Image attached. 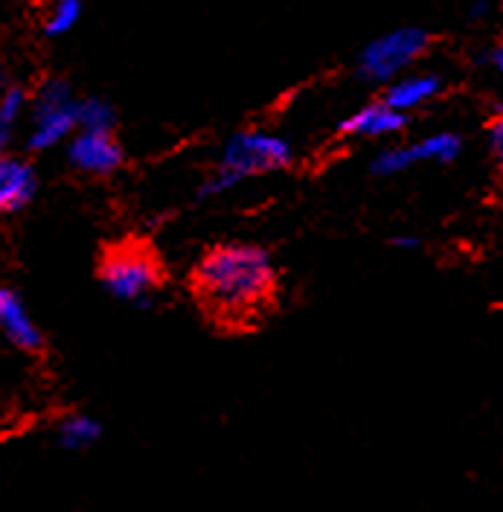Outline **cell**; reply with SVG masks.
<instances>
[{
    "label": "cell",
    "instance_id": "cell-1",
    "mask_svg": "<svg viewBox=\"0 0 503 512\" xmlns=\"http://www.w3.org/2000/svg\"><path fill=\"white\" fill-rule=\"evenodd\" d=\"M277 283L271 251L256 242H219L189 271V291L201 312L230 329L262 318L277 297Z\"/></svg>",
    "mask_w": 503,
    "mask_h": 512
},
{
    "label": "cell",
    "instance_id": "cell-2",
    "mask_svg": "<svg viewBox=\"0 0 503 512\" xmlns=\"http://www.w3.org/2000/svg\"><path fill=\"white\" fill-rule=\"evenodd\" d=\"M291 166H294V149L285 137L262 131V128H242V131L227 137V143L221 146L219 163L201 181L195 198L210 201V198H219L224 192L236 190L248 178L283 172Z\"/></svg>",
    "mask_w": 503,
    "mask_h": 512
},
{
    "label": "cell",
    "instance_id": "cell-3",
    "mask_svg": "<svg viewBox=\"0 0 503 512\" xmlns=\"http://www.w3.org/2000/svg\"><path fill=\"white\" fill-rule=\"evenodd\" d=\"M96 280L120 303L149 306V297L163 286L166 277L152 245L126 239L102 248L96 259Z\"/></svg>",
    "mask_w": 503,
    "mask_h": 512
},
{
    "label": "cell",
    "instance_id": "cell-4",
    "mask_svg": "<svg viewBox=\"0 0 503 512\" xmlns=\"http://www.w3.org/2000/svg\"><path fill=\"white\" fill-rule=\"evenodd\" d=\"M434 32L416 24H405L396 30H387L370 38L358 59H355V76L373 88H384L393 79L405 76V70L419 59H425L434 47Z\"/></svg>",
    "mask_w": 503,
    "mask_h": 512
},
{
    "label": "cell",
    "instance_id": "cell-5",
    "mask_svg": "<svg viewBox=\"0 0 503 512\" xmlns=\"http://www.w3.org/2000/svg\"><path fill=\"white\" fill-rule=\"evenodd\" d=\"M27 152L41 155L67 143L79 131V96L64 76H50L30 96Z\"/></svg>",
    "mask_w": 503,
    "mask_h": 512
},
{
    "label": "cell",
    "instance_id": "cell-6",
    "mask_svg": "<svg viewBox=\"0 0 503 512\" xmlns=\"http://www.w3.org/2000/svg\"><path fill=\"white\" fill-rule=\"evenodd\" d=\"M463 152V137L457 131H434L428 137H419L413 143H396L381 149L370 160V172L376 178H393L402 175L419 163H454Z\"/></svg>",
    "mask_w": 503,
    "mask_h": 512
},
{
    "label": "cell",
    "instance_id": "cell-7",
    "mask_svg": "<svg viewBox=\"0 0 503 512\" xmlns=\"http://www.w3.org/2000/svg\"><path fill=\"white\" fill-rule=\"evenodd\" d=\"M64 160L82 178H111L126 166V149L117 131L79 128L64 143Z\"/></svg>",
    "mask_w": 503,
    "mask_h": 512
},
{
    "label": "cell",
    "instance_id": "cell-8",
    "mask_svg": "<svg viewBox=\"0 0 503 512\" xmlns=\"http://www.w3.org/2000/svg\"><path fill=\"white\" fill-rule=\"evenodd\" d=\"M0 329L6 341L27 358H44L47 352V338L41 326L30 315L24 297L12 286L0 288Z\"/></svg>",
    "mask_w": 503,
    "mask_h": 512
},
{
    "label": "cell",
    "instance_id": "cell-9",
    "mask_svg": "<svg viewBox=\"0 0 503 512\" xmlns=\"http://www.w3.org/2000/svg\"><path fill=\"white\" fill-rule=\"evenodd\" d=\"M410 123V114L396 111L393 105H387L381 96L361 105L355 114L344 117L335 134L338 137H367V140H376V137H396L402 134Z\"/></svg>",
    "mask_w": 503,
    "mask_h": 512
},
{
    "label": "cell",
    "instance_id": "cell-10",
    "mask_svg": "<svg viewBox=\"0 0 503 512\" xmlns=\"http://www.w3.org/2000/svg\"><path fill=\"white\" fill-rule=\"evenodd\" d=\"M38 169L24 155H3L0 160V213L15 216L27 210L38 195Z\"/></svg>",
    "mask_w": 503,
    "mask_h": 512
},
{
    "label": "cell",
    "instance_id": "cell-11",
    "mask_svg": "<svg viewBox=\"0 0 503 512\" xmlns=\"http://www.w3.org/2000/svg\"><path fill=\"white\" fill-rule=\"evenodd\" d=\"M442 94H445V82L440 73H405L381 88V99L402 114H413Z\"/></svg>",
    "mask_w": 503,
    "mask_h": 512
},
{
    "label": "cell",
    "instance_id": "cell-12",
    "mask_svg": "<svg viewBox=\"0 0 503 512\" xmlns=\"http://www.w3.org/2000/svg\"><path fill=\"white\" fill-rule=\"evenodd\" d=\"M102 437V425L91 414H64L56 422V446L62 451H85L99 443Z\"/></svg>",
    "mask_w": 503,
    "mask_h": 512
},
{
    "label": "cell",
    "instance_id": "cell-13",
    "mask_svg": "<svg viewBox=\"0 0 503 512\" xmlns=\"http://www.w3.org/2000/svg\"><path fill=\"white\" fill-rule=\"evenodd\" d=\"M82 15H85V0H53L41 21L44 38H64L67 32L79 27Z\"/></svg>",
    "mask_w": 503,
    "mask_h": 512
},
{
    "label": "cell",
    "instance_id": "cell-14",
    "mask_svg": "<svg viewBox=\"0 0 503 512\" xmlns=\"http://www.w3.org/2000/svg\"><path fill=\"white\" fill-rule=\"evenodd\" d=\"M27 105H30L27 88H21V85H6L3 88V96H0V146H3V152L12 143L15 128L21 123Z\"/></svg>",
    "mask_w": 503,
    "mask_h": 512
},
{
    "label": "cell",
    "instance_id": "cell-15",
    "mask_svg": "<svg viewBox=\"0 0 503 512\" xmlns=\"http://www.w3.org/2000/svg\"><path fill=\"white\" fill-rule=\"evenodd\" d=\"M79 128L117 131V108L102 96H79Z\"/></svg>",
    "mask_w": 503,
    "mask_h": 512
},
{
    "label": "cell",
    "instance_id": "cell-16",
    "mask_svg": "<svg viewBox=\"0 0 503 512\" xmlns=\"http://www.w3.org/2000/svg\"><path fill=\"white\" fill-rule=\"evenodd\" d=\"M486 140H489V152L492 158L503 166V117H495L486 128Z\"/></svg>",
    "mask_w": 503,
    "mask_h": 512
},
{
    "label": "cell",
    "instance_id": "cell-17",
    "mask_svg": "<svg viewBox=\"0 0 503 512\" xmlns=\"http://www.w3.org/2000/svg\"><path fill=\"white\" fill-rule=\"evenodd\" d=\"M387 245L396 248V251H419L422 239L419 236H393V239H387Z\"/></svg>",
    "mask_w": 503,
    "mask_h": 512
},
{
    "label": "cell",
    "instance_id": "cell-18",
    "mask_svg": "<svg viewBox=\"0 0 503 512\" xmlns=\"http://www.w3.org/2000/svg\"><path fill=\"white\" fill-rule=\"evenodd\" d=\"M486 64H489V67H495L498 73H503V41L501 44H495V47L486 53Z\"/></svg>",
    "mask_w": 503,
    "mask_h": 512
},
{
    "label": "cell",
    "instance_id": "cell-19",
    "mask_svg": "<svg viewBox=\"0 0 503 512\" xmlns=\"http://www.w3.org/2000/svg\"><path fill=\"white\" fill-rule=\"evenodd\" d=\"M495 117H503V99L495 105Z\"/></svg>",
    "mask_w": 503,
    "mask_h": 512
},
{
    "label": "cell",
    "instance_id": "cell-20",
    "mask_svg": "<svg viewBox=\"0 0 503 512\" xmlns=\"http://www.w3.org/2000/svg\"><path fill=\"white\" fill-rule=\"evenodd\" d=\"M492 3H495V0H492Z\"/></svg>",
    "mask_w": 503,
    "mask_h": 512
}]
</instances>
